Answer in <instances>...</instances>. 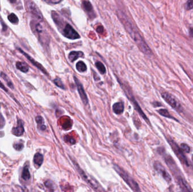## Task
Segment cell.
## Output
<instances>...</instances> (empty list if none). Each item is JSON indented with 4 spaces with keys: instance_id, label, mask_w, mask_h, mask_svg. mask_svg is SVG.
<instances>
[{
    "instance_id": "e0dca14e",
    "label": "cell",
    "mask_w": 193,
    "mask_h": 192,
    "mask_svg": "<svg viewBox=\"0 0 193 192\" xmlns=\"http://www.w3.org/2000/svg\"><path fill=\"white\" fill-rule=\"evenodd\" d=\"M177 183L178 185L180 186V188L183 191H192L191 189H190L189 187V185L186 184L185 180H184L181 177L178 178Z\"/></svg>"
},
{
    "instance_id": "8fae6325",
    "label": "cell",
    "mask_w": 193,
    "mask_h": 192,
    "mask_svg": "<svg viewBox=\"0 0 193 192\" xmlns=\"http://www.w3.org/2000/svg\"><path fill=\"white\" fill-rule=\"evenodd\" d=\"M74 79H75V83L76 85V86L78 88V90L79 92V95L80 96V98L82 100L83 103L85 104V105H87V104L88 103V96H87V94L85 93V91L84 89V87H83L82 84L80 82L78 79L76 78V77L74 76Z\"/></svg>"
},
{
    "instance_id": "44dd1931",
    "label": "cell",
    "mask_w": 193,
    "mask_h": 192,
    "mask_svg": "<svg viewBox=\"0 0 193 192\" xmlns=\"http://www.w3.org/2000/svg\"><path fill=\"white\" fill-rule=\"evenodd\" d=\"M36 121L38 125V127L41 130H45L46 129V126L44 125V120L41 116H37L36 117Z\"/></svg>"
},
{
    "instance_id": "8d00e7d4",
    "label": "cell",
    "mask_w": 193,
    "mask_h": 192,
    "mask_svg": "<svg viewBox=\"0 0 193 192\" xmlns=\"http://www.w3.org/2000/svg\"><path fill=\"white\" fill-rule=\"evenodd\" d=\"M153 105H154V106H155V107H157V106H162V104H161L160 103L157 102H154V103H153Z\"/></svg>"
},
{
    "instance_id": "30bf717a",
    "label": "cell",
    "mask_w": 193,
    "mask_h": 192,
    "mask_svg": "<svg viewBox=\"0 0 193 192\" xmlns=\"http://www.w3.org/2000/svg\"><path fill=\"white\" fill-rule=\"evenodd\" d=\"M154 169L156 170V171L161 174L164 179L167 181L168 183H170L171 181L172 180L171 177L170 176L169 173L166 171V169L163 165L158 161L155 162L154 164Z\"/></svg>"
},
{
    "instance_id": "2e32d148",
    "label": "cell",
    "mask_w": 193,
    "mask_h": 192,
    "mask_svg": "<svg viewBox=\"0 0 193 192\" xmlns=\"http://www.w3.org/2000/svg\"><path fill=\"white\" fill-rule=\"evenodd\" d=\"M82 8L87 14H90L93 12V6L91 2L88 0H83Z\"/></svg>"
},
{
    "instance_id": "d4e9b609",
    "label": "cell",
    "mask_w": 193,
    "mask_h": 192,
    "mask_svg": "<svg viewBox=\"0 0 193 192\" xmlns=\"http://www.w3.org/2000/svg\"><path fill=\"white\" fill-rule=\"evenodd\" d=\"M0 76H1V77L6 81V83H7L8 86L10 87L12 89H14L13 84H12V83L11 80L8 77V76L6 75L5 73H3V72H1V73Z\"/></svg>"
},
{
    "instance_id": "603a6c76",
    "label": "cell",
    "mask_w": 193,
    "mask_h": 192,
    "mask_svg": "<svg viewBox=\"0 0 193 192\" xmlns=\"http://www.w3.org/2000/svg\"><path fill=\"white\" fill-rule=\"evenodd\" d=\"M22 177L24 180H28L31 178V175H30L28 168L27 166L24 167L23 170L22 172Z\"/></svg>"
},
{
    "instance_id": "7c38bea8",
    "label": "cell",
    "mask_w": 193,
    "mask_h": 192,
    "mask_svg": "<svg viewBox=\"0 0 193 192\" xmlns=\"http://www.w3.org/2000/svg\"><path fill=\"white\" fill-rule=\"evenodd\" d=\"M19 51L33 65H34L35 67H37L39 69H40V71H41L45 75L48 76L47 71H46V69L43 68V66L41 64H40V63H38L37 62H36V61L33 59L32 57H31L29 55L27 54V53H26L25 52H24V51H23L22 50H21L20 49H19Z\"/></svg>"
},
{
    "instance_id": "f35d334b",
    "label": "cell",
    "mask_w": 193,
    "mask_h": 192,
    "mask_svg": "<svg viewBox=\"0 0 193 192\" xmlns=\"http://www.w3.org/2000/svg\"><path fill=\"white\" fill-rule=\"evenodd\" d=\"M9 2H11V3H15V2H16V0H9Z\"/></svg>"
},
{
    "instance_id": "6da1fadb",
    "label": "cell",
    "mask_w": 193,
    "mask_h": 192,
    "mask_svg": "<svg viewBox=\"0 0 193 192\" xmlns=\"http://www.w3.org/2000/svg\"><path fill=\"white\" fill-rule=\"evenodd\" d=\"M118 15L126 31L128 32L132 39L137 45L138 48L141 50V51L147 55L152 54L151 50L142 39V36L140 35L138 30L134 27L133 24L130 23L129 20L127 19V18L124 15H123L122 12H119Z\"/></svg>"
},
{
    "instance_id": "1f68e13d",
    "label": "cell",
    "mask_w": 193,
    "mask_h": 192,
    "mask_svg": "<svg viewBox=\"0 0 193 192\" xmlns=\"http://www.w3.org/2000/svg\"><path fill=\"white\" fill-rule=\"evenodd\" d=\"M186 8L188 10L192 9L193 8V0H188L186 4Z\"/></svg>"
},
{
    "instance_id": "f546056e",
    "label": "cell",
    "mask_w": 193,
    "mask_h": 192,
    "mask_svg": "<svg viewBox=\"0 0 193 192\" xmlns=\"http://www.w3.org/2000/svg\"><path fill=\"white\" fill-rule=\"evenodd\" d=\"M14 149H16V150H18V151H20L22 150V149H23L24 145L23 144L20 143H16V144H14L13 145Z\"/></svg>"
},
{
    "instance_id": "d590c367",
    "label": "cell",
    "mask_w": 193,
    "mask_h": 192,
    "mask_svg": "<svg viewBox=\"0 0 193 192\" xmlns=\"http://www.w3.org/2000/svg\"><path fill=\"white\" fill-rule=\"evenodd\" d=\"M0 87L1 88V89H2L4 90L6 92H7L8 93V90L6 89V88L5 87L4 85H3V83L1 82V81H0Z\"/></svg>"
},
{
    "instance_id": "7a4b0ae2",
    "label": "cell",
    "mask_w": 193,
    "mask_h": 192,
    "mask_svg": "<svg viewBox=\"0 0 193 192\" xmlns=\"http://www.w3.org/2000/svg\"><path fill=\"white\" fill-rule=\"evenodd\" d=\"M72 162H73L75 166V168L77 170L78 172L79 173L80 175L83 178V180L87 182L88 184L91 186L92 188L96 191H105V190L102 188V187L99 185L97 181L95 180L94 178L89 177L80 168L79 165L75 162L74 160L71 158Z\"/></svg>"
},
{
    "instance_id": "4316f807",
    "label": "cell",
    "mask_w": 193,
    "mask_h": 192,
    "mask_svg": "<svg viewBox=\"0 0 193 192\" xmlns=\"http://www.w3.org/2000/svg\"><path fill=\"white\" fill-rule=\"evenodd\" d=\"M158 112L160 115H162V116H164V117H166L170 118H174L170 114L169 112L167 110L165 109H162L159 110H158Z\"/></svg>"
},
{
    "instance_id": "60d3db41",
    "label": "cell",
    "mask_w": 193,
    "mask_h": 192,
    "mask_svg": "<svg viewBox=\"0 0 193 192\" xmlns=\"http://www.w3.org/2000/svg\"><path fill=\"white\" fill-rule=\"evenodd\" d=\"M0 106H1V105H0Z\"/></svg>"
},
{
    "instance_id": "ab89813d",
    "label": "cell",
    "mask_w": 193,
    "mask_h": 192,
    "mask_svg": "<svg viewBox=\"0 0 193 192\" xmlns=\"http://www.w3.org/2000/svg\"><path fill=\"white\" fill-rule=\"evenodd\" d=\"M192 160H193V157H192Z\"/></svg>"
},
{
    "instance_id": "9a60e30c",
    "label": "cell",
    "mask_w": 193,
    "mask_h": 192,
    "mask_svg": "<svg viewBox=\"0 0 193 192\" xmlns=\"http://www.w3.org/2000/svg\"><path fill=\"white\" fill-rule=\"evenodd\" d=\"M84 54L81 51H72L68 55V59L71 62H74L80 57H83Z\"/></svg>"
},
{
    "instance_id": "e575fe53",
    "label": "cell",
    "mask_w": 193,
    "mask_h": 192,
    "mask_svg": "<svg viewBox=\"0 0 193 192\" xmlns=\"http://www.w3.org/2000/svg\"><path fill=\"white\" fill-rule=\"evenodd\" d=\"M51 4H58L60 2H61L62 0H49Z\"/></svg>"
},
{
    "instance_id": "f1b7e54d",
    "label": "cell",
    "mask_w": 193,
    "mask_h": 192,
    "mask_svg": "<svg viewBox=\"0 0 193 192\" xmlns=\"http://www.w3.org/2000/svg\"><path fill=\"white\" fill-rule=\"evenodd\" d=\"M45 185L47 187V188L49 189L50 190H54L53 183L50 180H47L45 183Z\"/></svg>"
},
{
    "instance_id": "83f0119b",
    "label": "cell",
    "mask_w": 193,
    "mask_h": 192,
    "mask_svg": "<svg viewBox=\"0 0 193 192\" xmlns=\"http://www.w3.org/2000/svg\"><path fill=\"white\" fill-rule=\"evenodd\" d=\"M54 83H55V85L59 87V88L64 90L65 89V87L63 85V83L62 82V81L59 79V78H57L54 80Z\"/></svg>"
},
{
    "instance_id": "d6a6232c",
    "label": "cell",
    "mask_w": 193,
    "mask_h": 192,
    "mask_svg": "<svg viewBox=\"0 0 193 192\" xmlns=\"http://www.w3.org/2000/svg\"><path fill=\"white\" fill-rule=\"evenodd\" d=\"M64 140H66V141L67 142H70V143L71 144H75V140L71 137H69V136H66L64 137Z\"/></svg>"
},
{
    "instance_id": "d6986e66",
    "label": "cell",
    "mask_w": 193,
    "mask_h": 192,
    "mask_svg": "<svg viewBox=\"0 0 193 192\" xmlns=\"http://www.w3.org/2000/svg\"><path fill=\"white\" fill-rule=\"evenodd\" d=\"M16 67L18 69L19 71L23 72V73H27L28 71H29V67L26 63L21 62H18L16 63Z\"/></svg>"
},
{
    "instance_id": "836d02e7",
    "label": "cell",
    "mask_w": 193,
    "mask_h": 192,
    "mask_svg": "<svg viewBox=\"0 0 193 192\" xmlns=\"http://www.w3.org/2000/svg\"><path fill=\"white\" fill-rule=\"evenodd\" d=\"M97 31L99 33H101L103 32V28L102 26H99L97 28Z\"/></svg>"
},
{
    "instance_id": "7402d4cb",
    "label": "cell",
    "mask_w": 193,
    "mask_h": 192,
    "mask_svg": "<svg viewBox=\"0 0 193 192\" xmlns=\"http://www.w3.org/2000/svg\"><path fill=\"white\" fill-rule=\"evenodd\" d=\"M76 69L79 72H84L87 71V67L86 64L82 61H79L76 64Z\"/></svg>"
},
{
    "instance_id": "ffe728a7",
    "label": "cell",
    "mask_w": 193,
    "mask_h": 192,
    "mask_svg": "<svg viewBox=\"0 0 193 192\" xmlns=\"http://www.w3.org/2000/svg\"><path fill=\"white\" fill-rule=\"evenodd\" d=\"M43 154L41 153H37L35 155L33 158V162L36 165L38 166L39 167L41 166V165L43 164Z\"/></svg>"
},
{
    "instance_id": "5b68a950",
    "label": "cell",
    "mask_w": 193,
    "mask_h": 192,
    "mask_svg": "<svg viewBox=\"0 0 193 192\" xmlns=\"http://www.w3.org/2000/svg\"><path fill=\"white\" fill-rule=\"evenodd\" d=\"M26 7L28 12L31 14L35 19L39 21L43 20V16L41 12L33 2L32 1H27L26 3Z\"/></svg>"
},
{
    "instance_id": "4fadbf2b",
    "label": "cell",
    "mask_w": 193,
    "mask_h": 192,
    "mask_svg": "<svg viewBox=\"0 0 193 192\" xmlns=\"http://www.w3.org/2000/svg\"><path fill=\"white\" fill-rule=\"evenodd\" d=\"M18 125L17 127L12 128V133L16 136H20L23 134L24 129L23 122L21 120H18Z\"/></svg>"
},
{
    "instance_id": "8992f818",
    "label": "cell",
    "mask_w": 193,
    "mask_h": 192,
    "mask_svg": "<svg viewBox=\"0 0 193 192\" xmlns=\"http://www.w3.org/2000/svg\"><path fill=\"white\" fill-rule=\"evenodd\" d=\"M162 98L166 101L170 106H171L174 109L176 110L178 112H181L182 111L183 108L180 103L178 102L177 99L167 93H164L162 94Z\"/></svg>"
},
{
    "instance_id": "484cf974",
    "label": "cell",
    "mask_w": 193,
    "mask_h": 192,
    "mask_svg": "<svg viewBox=\"0 0 193 192\" xmlns=\"http://www.w3.org/2000/svg\"><path fill=\"white\" fill-rule=\"evenodd\" d=\"M8 20L12 24H16L18 23L19 19L17 16L14 13H12L8 16Z\"/></svg>"
},
{
    "instance_id": "cb8c5ba5",
    "label": "cell",
    "mask_w": 193,
    "mask_h": 192,
    "mask_svg": "<svg viewBox=\"0 0 193 192\" xmlns=\"http://www.w3.org/2000/svg\"><path fill=\"white\" fill-rule=\"evenodd\" d=\"M95 67H97V68L98 69L99 72L102 75H104L106 73V68L101 62H96L95 63Z\"/></svg>"
},
{
    "instance_id": "74e56055",
    "label": "cell",
    "mask_w": 193,
    "mask_h": 192,
    "mask_svg": "<svg viewBox=\"0 0 193 192\" xmlns=\"http://www.w3.org/2000/svg\"><path fill=\"white\" fill-rule=\"evenodd\" d=\"M189 34L190 36L193 37V28H190L189 29Z\"/></svg>"
},
{
    "instance_id": "277c9868",
    "label": "cell",
    "mask_w": 193,
    "mask_h": 192,
    "mask_svg": "<svg viewBox=\"0 0 193 192\" xmlns=\"http://www.w3.org/2000/svg\"><path fill=\"white\" fill-rule=\"evenodd\" d=\"M31 27L32 31L36 34L40 41L43 43H47L48 40V37L47 33L45 31L43 26L38 22L36 21H32L31 22Z\"/></svg>"
},
{
    "instance_id": "5bb4252c",
    "label": "cell",
    "mask_w": 193,
    "mask_h": 192,
    "mask_svg": "<svg viewBox=\"0 0 193 192\" xmlns=\"http://www.w3.org/2000/svg\"><path fill=\"white\" fill-rule=\"evenodd\" d=\"M112 109L115 113L116 114H120L122 113L124 109V103L122 102H118L115 103L112 106Z\"/></svg>"
},
{
    "instance_id": "ba28073f",
    "label": "cell",
    "mask_w": 193,
    "mask_h": 192,
    "mask_svg": "<svg viewBox=\"0 0 193 192\" xmlns=\"http://www.w3.org/2000/svg\"><path fill=\"white\" fill-rule=\"evenodd\" d=\"M126 90L125 89L123 88V90H124V91H126V95H127L128 98L129 99V100H130L131 102H132V103L133 104L134 108L138 112V113L140 114V116L144 119V120H145L147 123H148L149 124H150V121H149L148 118L146 117L145 114L142 111V109L141 108L140 106H139L138 103L135 100L134 96L131 94V93L129 91V90L128 88H126Z\"/></svg>"
},
{
    "instance_id": "3957f363",
    "label": "cell",
    "mask_w": 193,
    "mask_h": 192,
    "mask_svg": "<svg viewBox=\"0 0 193 192\" xmlns=\"http://www.w3.org/2000/svg\"><path fill=\"white\" fill-rule=\"evenodd\" d=\"M115 170L117 172L119 175L122 177V179L126 183L129 187L134 192H140L141 190L139 187L137 183L134 179L129 176V175L126 173L123 169L120 167L116 164L114 165Z\"/></svg>"
},
{
    "instance_id": "4dcf8cb0",
    "label": "cell",
    "mask_w": 193,
    "mask_h": 192,
    "mask_svg": "<svg viewBox=\"0 0 193 192\" xmlns=\"http://www.w3.org/2000/svg\"><path fill=\"white\" fill-rule=\"evenodd\" d=\"M181 148L182 150H183L184 152H185L186 153H189L190 150V148L186 144L182 143L181 145Z\"/></svg>"
},
{
    "instance_id": "52a82bcc",
    "label": "cell",
    "mask_w": 193,
    "mask_h": 192,
    "mask_svg": "<svg viewBox=\"0 0 193 192\" xmlns=\"http://www.w3.org/2000/svg\"><path fill=\"white\" fill-rule=\"evenodd\" d=\"M168 141L170 145H171V147L173 149L174 152L177 156L178 158L181 162L182 163L188 166L189 163L188 162L187 159L186 158L184 153L182 152V149L180 148V147L178 146L177 144L172 139H168Z\"/></svg>"
},
{
    "instance_id": "ac0fdd59",
    "label": "cell",
    "mask_w": 193,
    "mask_h": 192,
    "mask_svg": "<svg viewBox=\"0 0 193 192\" xmlns=\"http://www.w3.org/2000/svg\"><path fill=\"white\" fill-rule=\"evenodd\" d=\"M51 16L55 24L58 26H62L63 24V20L60 18L59 14L55 12H51Z\"/></svg>"
},
{
    "instance_id": "9c48e42d",
    "label": "cell",
    "mask_w": 193,
    "mask_h": 192,
    "mask_svg": "<svg viewBox=\"0 0 193 192\" xmlns=\"http://www.w3.org/2000/svg\"><path fill=\"white\" fill-rule=\"evenodd\" d=\"M63 35L71 39H78L80 37L70 24H67L63 30Z\"/></svg>"
}]
</instances>
